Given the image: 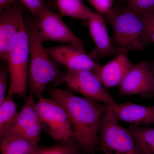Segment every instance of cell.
I'll return each instance as SVG.
<instances>
[{"instance_id": "9c48e42d", "label": "cell", "mask_w": 154, "mask_h": 154, "mask_svg": "<svg viewBox=\"0 0 154 154\" xmlns=\"http://www.w3.org/2000/svg\"><path fill=\"white\" fill-rule=\"evenodd\" d=\"M38 33L41 41L54 42L68 44L85 43L75 34L62 19L61 16L52 12L45 5L38 19Z\"/></svg>"}, {"instance_id": "cb8c5ba5", "label": "cell", "mask_w": 154, "mask_h": 154, "mask_svg": "<svg viewBox=\"0 0 154 154\" xmlns=\"http://www.w3.org/2000/svg\"><path fill=\"white\" fill-rule=\"evenodd\" d=\"M138 14L144 22L152 42L154 43V11Z\"/></svg>"}, {"instance_id": "8992f818", "label": "cell", "mask_w": 154, "mask_h": 154, "mask_svg": "<svg viewBox=\"0 0 154 154\" xmlns=\"http://www.w3.org/2000/svg\"><path fill=\"white\" fill-rule=\"evenodd\" d=\"M35 107L43 130L52 140L60 143L74 137L68 116L57 102L42 96Z\"/></svg>"}, {"instance_id": "6da1fadb", "label": "cell", "mask_w": 154, "mask_h": 154, "mask_svg": "<svg viewBox=\"0 0 154 154\" xmlns=\"http://www.w3.org/2000/svg\"><path fill=\"white\" fill-rule=\"evenodd\" d=\"M49 94L51 99L66 111L82 152L95 154L99 145V122L108 106L88 97L77 96L69 89L52 88Z\"/></svg>"}, {"instance_id": "5b68a950", "label": "cell", "mask_w": 154, "mask_h": 154, "mask_svg": "<svg viewBox=\"0 0 154 154\" xmlns=\"http://www.w3.org/2000/svg\"><path fill=\"white\" fill-rule=\"evenodd\" d=\"M98 133L97 150L104 154H139L131 132L119 124L111 106L100 119Z\"/></svg>"}, {"instance_id": "603a6c76", "label": "cell", "mask_w": 154, "mask_h": 154, "mask_svg": "<svg viewBox=\"0 0 154 154\" xmlns=\"http://www.w3.org/2000/svg\"><path fill=\"white\" fill-rule=\"evenodd\" d=\"M98 13L106 16L113 8V0H87Z\"/></svg>"}, {"instance_id": "3957f363", "label": "cell", "mask_w": 154, "mask_h": 154, "mask_svg": "<svg viewBox=\"0 0 154 154\" xmlns=\"http://www.w3.org/2000/svg\"><path fill=\"white\" fill-rule=\"evenodd\" d=\"M105 17L113 29L111 39L119 48L127 52L143 51L152 42L139 14L129 8L114 7Z\"/></svg>"}, {"instance_id": "f1b7e54d", "label": "cell", "mask_w": 154, "mask_h": 154, "mask_svg": "<svg viewBox=\"0 0 154 154\" xmlns=\"http://www.w3.org/2000/svg\"><path fill=\"white\" fill-rule=\"evenodd\" d=\"M152 68H153V71L154 72V63L153 65L152 66Z\"/></svg>"}, {"instance_id": "ac0fdd59", "label": "cell", "mask_w": 154, "mask_h": 154, "mask_svg": "<svg viewBox=\"0 0 154 154\" xmlns=\"http://www.w3.org/2000/svg\"><path fill=\"white\" fill-rule=\"evenodd\" d=\"M131 132L139 154H154V128L130 125Z\"/></svg>"}, {"instance_id": "7402d4cb", "label": "cell", "mask_w": 154, "mask_h": 154, "mask_svg": "<svg viewBox=\"0 0 154 154\" xmlns=\"http://www.w3.org/2000/svg\"><path fill=\"white\" fill-rule=\"evenodd\" d=\"M27 8L32 17L38 19L45 3L42 0H19Z\"/></svg>"}, {"instance_id": "2e32d148", "label": "cell", "mask_w": 154, "mask_h": 154, "mask_svg": "<svg viewBox=\"0 0 154 154\" xmlns=\"http://www.w3.org/2000/svg\"><path fill=\"white\" fill-rule=\"evenodd\" d=\"M39 145L17 135L0 137L1 154H33Z\"/></svg>"}, {"instance_id": "83f0119b", "label": "cell", "mask_w": 154, "mask_h": 154, "mask_svg": "<svg viewBox=\"0 0 154 154\" xmlns=\"http://www.w3.org/2000/svg\"><path fill=\"white\" fill-rule=\"evenodd\" d=\"M80 154H90L89 153H88L85 152H82L81 153H80Z\"/></svg>"}, {"instance_id": "d6986e66", "label": "cell", "mask_w": 154, "mask_h": 154, "mask_svg": "<svg viewBox=\"0 0 154 154\" xmlns=\"http://www.w3.org/2000/svg\"><path fill=\"white\" fill-rule=\"evenodd\" d=\"M13 95L8 94L0 102V134L6 131L15 122L18 113Z\"/></svg>"}, {"instance_id": "ba28073f", "label": "cell", "mask_w": 154, "mask_h": 154, "mask_svg": "<svg viewBox=\"0 0 154 154\" xmlns=\"http://www.w3.org/2000/svg\"><path fill=\"white\" fill-rule=\"evenodd\" d=\"M84 43H68L45 48L51 58L65 66L68 71L89 70L94 72L100 65L86 53Z\"/></svg>"}, {"instance_id": "44dd1931", "label": "cell", "mask_w": 154, "mask_h": 154, "mask_svg": "<svg viewBox=\"0 0 154 154\" xmlns=\"http://www.w3.org/2000/svg\"><path fill=\"white\" fill-rule=\"evenodd\" d=\"M9 76L8 62L7 61L2 60L0 65V102H2L6 96Z\"/></svg>"}, {"instance_id": "484cf974", "label": "cell", "mask_w": 154, "mask_h": 154, "mask_svg": "<svg viewBox=\"0 0 154 154\" xmlns=\"http://www.w3.org/2000/svg\"><path fill=\"white\" fill-rule=\"evenodd\" d=\"M134 1L135 0H127L128 3V4H130V3L132 2H134Z\"/></svg>"}, {"instance_id": "277c9868", "label": "cell", "mask_w": 154, "mask_h": 154, "mask_svg": "<svg viewBox=\"0 0 154 154\" xmlns=\"http://www.w3.org/2000/svg\"><path fill=\"white\" fill-rule=\"evenodd\" d=\"M12 6L17 17L19 32L17 42L7 61L10 80L8 94L17 95L25 99L28 91L30 50L24 16L25 8L20 2Z\"/></svg>"}, {"instance_id": "d4e9b609", "label": "cell", "mask_w": 154, "mask_h": 154, "mask_svg": "<svg viewBox=\"0 0 154 154\" xmlns=\"http://www.w3.org/2000/svg\"><path fill=\"white\" fill-rule=\"evenodd\" d=\"M19 0H0V11L12 6Z\"/></svg>"}, {"instance_id": "7a4b0ae2", "label": "cell", "mask_w": 154, "mask_h": 154, "mask_svg": "<svg viewBox=\"0 0 154 154\" xmlns=\"http://www.w3.org/2000/svg\"><path fill=\"white\" fill-rule=\"evenodd\" d=\"M25 27L29 39L28 84L30 94L42 97L48 84L59 85L64 82L65 75L59 69L57 63L48 53L38 33V19H25Z\"/></svg>"}, {"instance_id": "9a60e30c", "label": "cell", "mask_w": 154, "mask_h": 154, "mask_svg": "<svg viewBox=\"0 0 154 154\" xmlns=\"http://www.w3.org/2000/svg\"><path fill=\"white\" fill-rule=\"evenodd\" d=\"M19 27L13 6L0 13V58L8 60L9 54L17 42Z\"/></svg>"}, {"instance_id": "8fae6325", "label": "cell", "mask_w": 154, "mask_h": 154, "mask_svg": "<svg viewBox=\"0 0 154 154\" xmlns=\"http://www.w3.org/2000/svg\"><path fill=\"white\" fill-rule=\"evenodd\" d=\"M33 95L30 94L25 99V104L18 113L15 122L0 137L17 135L38 144L43 126L36 109Z\"/></svg>"}, {"instance_id": "7c38bea8", "label": "cell", "mask_w": 154, "mask_h": 154, "mask_svg": "<svg viewBox=\"0 0 154 154\" xmlns=\"http://www.w3.org/2000/svg\"><path fill=\"white\" fill-rule=\"evenodd\" d=\"M88 21L90 34L95 44L88 54L94 60L97 62L107 57H114L121 54L128 53L113 44L102 15L93 12Z\"/></svg>"}, {"instance_id": "30bf717a", "label": "cell", "mask_w": 154, "mask_h": 154, "mask_svg": "<svg viewBox=\"0 0 154 154\" xmlns=\"http://www.w3.org/2000/svg\"><path fill=\"white\" fill-rule=\"evenodd\" d=\"M119 92L145 98L154 96V72L150 63L143 60L133 64L119 85Z\"/></svg>"}, {"instance_id": "e0dca14e", "label": "cell", "mask_w": 154, "mask_h": 154, "mask_svg": "<svg viewBox=\"0 0 154 154\" xmlns=\"http://www.w3.org/2000/svg\"><path fill=\"white\" fill-rule=\"evenodd\" d=\"M55 4L61 16L88 20L93 14L82 0H56Z\"/></svg>"}, {"instance_id": "4fadbf2b", "label": "cell", "mask_w": 154, "mask_h": 154, "mask_svg": "<svg viewBox=\"0 0 154 154\" xmlns=\"http://www.w3.org/2000/svg\"><path fill=\"white\" fill-rule=\"evenodd\" d=\"M111 107L118 121L134 126H146L154 124V105H137L128 102L115 103Z\"/></svg>"}, {"instance_id": "52a82bcc", "label": "cell", "mask_w": 154, "mask_h": 154, "mask_svg": "<svg viewBox=\"0 0 154 154\" xmlns=\"http://www.w3.org/2000/svg\"><path fill=\"white\" fill-rule=\"evenodd\" d=\"M64 82L69 89L107 105L116 102L94 72L89 70L68 71Z\"/></svg>"}, {"instance_id": "5bb4252c", "label": "cell", "mask_w": 154, "mask_h": 154, "mask_svg": "<svg viewBox=\"0 0 154 154\" xmlns=\"http://www.w3.org/2000/svg\"><path fill=\"white\" fill-rule=\"evenodd\" d=\"M133 64L127 54H121L104 65L100 66L94 73L106 88L119 86Z\"/></svg>"}, {"instance_id": "ffe728a7", "label": "cell", "mask_w": 154, "mask_h": 154, "mask_svg": "<svg viewBox=\"0 0 154 154\" xmlns=\"http://www.w3.org/2000/svg\"><path fill=\"white\" fill-rule=\"evenodd\" d=\"M82 152L74 137L49 146H38L33 154H80Z\"/></svg>"}, {"instance_id": "4316f807", "label": "cell", "mask_w": 154, "mask_h": 154, "mask_svg": "<svg viewBox=\"0 0 154 154\" xmlns=\"http://www.w3.org/2000/svg\"><path fill=\"white\" fill-rule=\"evenodd\" d=\"M45 1H47V2H54V1L55 2L56 0H45Z\"/></svg>"}]
</instances>
